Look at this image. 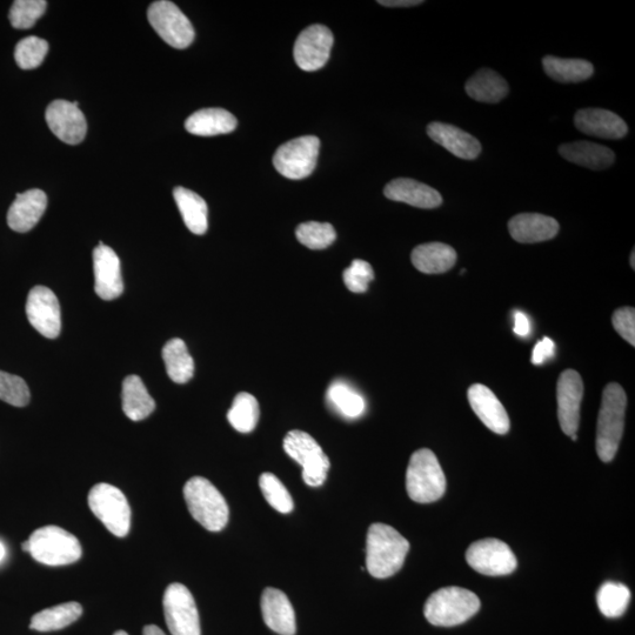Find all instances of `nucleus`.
Masks as SVG:
<instances>
[{
  "label": "nucleus",
  "mask_w": 635,
  "mask_h": 635,
  "mask_svg": "<svg viewBox=\"0 0 635 635\" xmlns=\"http://www.w3.org/2000/svg\"><path fill=\"white\" fill-rule=\"evenodd\" d=\"M410 543L392 526L373 524L367 532L366 568L372 577L386 579L403 568Z\"/></svg>",
  "instance_id": "nucleus-1"
},
{
  "label": "nucleus",
  "mask_w": 635,
  "mask_h": 635,
  "mask_svg": "<svg viewBox=\"0 0 635 635\" xmlns=\"http://www.w3.org/2000/svg\"><path fill=\"white\" fill-rule=\"evenodd\" d=\"M626 406L623 387L616 383L608 384L601 401L597 430V452L604 463H610L618 452L624 433Z\"/></svg>",
  "instance_id": "nucleus-2"
},
{
  "label": "nucleus",
  "mask_w": 635,
  "mask_h": 635,
  "mask_svg": "<svg viewBox=\"0 0 635 635\" xmlns=\"http://www.w3.org/2000/svg\"><path fill=\"white\" fill-rule=\"evenodd\" d=\"M38 563L46 566H65L82 558V545L68 531L58 526L38 528L22 545Z\"/></svg>",
  "instance_id": "nucleus-3"
},
{
  "label": "nucleus",
  "mask_w": 635,
  "mask_h": 635,
  "mask_svg": "<svg viewBox=\"0 0 635 635\" xmlns=\"http://www.w3.org/2000/svg\"><path fill=\"white\" fill-rule=\"evenodd\" d=\"M184 498L192 518L207 531H222L229 523V505L211 481L191 478L184 486Z\"/></svg>",
  "instance_id": "nucleus-4"
},
{
  "label": "nucleus",
  "mask_w": 635,
  "mask_h": 635,
  "mask_svg": "<svg viewBox=\"0 0 635 635\" xmlns=\"http://www.w3.org/2000/svg\"><path fill=\"white\" fill-rule=\"evenodd\" d=\"M480 600L461 587H445L427 599L424 614L434 626L452 627L466 623L480 610Z\"/></svg>",
  "instance_id": "nucleus-5"
},
{
  "label": "nucleus",
  "mask_w": 635,
  "mask_h": 635,
  "mask_svg": "<svg viewBox=\"0 0 635 635\" xmlns=\"http://www.w3.org/2000/svg\"><path fill=\"white\" fill-rule=\"evenodd\" d=\"M406 490L419 504H430L444 496L446 478L436 454L421 449L412 454L406 472Z\"/></svg>",
  "instance_id": "nucleus-6"
},
{
  "label": "nucleus",
  "mask_w": 635,
  "mask_h": 635,
  "mask_svg": "<svg viewBox=\"0 0 635 635\" xmlns=\"http://www.w3.org/2000/svg\"><path fill=\"white\" fill-rule=\"evenodd\" d=\"M93 514L113 536L124 538L131 527V508L124 493L110 484H98L89 493Z\"/></svg>",
  "instance_id": "nucleus-7"
},
{
  "label": "nucleus",
  "mask_w": 635,
  "mask_h": 635,
  "mask_svg": "<svg viewBox=\"0 0 635 635\" xmlns=\"http://www.w3.org/2000/svg\"><path fill=\"white\" fill-rule=\"evenodd\" d=\"M284 450L287 456L303 467L306 485L319 487L325 483L330 470V459L309 433L299 430L287 433Z\"/></svg>",
  "instance_id": "nucleus-8"
},
{
  "label": "nucleus",
  "mask_w": 635,
  "mask_h": 635,
  "mask_svg": "<svg viewBox=\"0 0 635 635\" xmlns=\"http://www.w3.org/2000/svg\"><path fill=\"white\" fill-rule=\"evenodd\" d=\"M319 149L320 140L314 136L290 140L274 153L273 165L285 178L304 179L316 169Z\"/></svg>",
  "instance_id": "nucleus-9"
},
{
  "label": "nucleus",
  "mask_w": 635,
  "mask_h": 635,
  "mask_svg": "<svg viewBox=\"0 0 635 635\" xmlns=\"http://www.w3.org/2000/svg\"><path fill=\"white\" fill-rule=\"evenodd\" d=\"M147 18L165 43L179 50L189 48L195 39V29L176 4L159 0L152 3Z\"/></svg>",
  "instance_id": "nucleus-10"
},
{
  "label": "nucleus",
  "mask_w": 635,
  "mask_h": 635,
  "mask_svg": "<svg viewBox=\"0 0 635 635\" xmlns=\"http://www.w3.org/2000/svg\"><path fill=\"white\" fill-rule=\"evenodd\" d=\"M164 616L172 635H202L195 598L189 588L171 584L164 594Z\"/></svg>",
  "instance_id": "nucleus-11"
},
{
  "label": "nucleus",
  "mask_w": 635,
  "mask_h": 635,
  "mask_svg": "<svg viewBox=\"0 0 635 635\" xmlns=\"http://www.w3.org/2000/svg\"><path fill=\"white\" fill-rule=\"evenodd\" d=\"M467 564L484 576H507L516 570L518 561L510 546L499 539L476 541L466 552Z\"/></svg>",
  "instance_id": "nucleus-12"
},
{
  "label": "nucleus",
  "mask_w": 635,
  "mask_h": 635,
  "mask_svg": "<svg viewBox=\"0 0 635 635\" xmlns=\"http://www.w3.org/2000/svg\"><path fill=\"white\" fill-rule=\"evenodd\" d=\"M332 46L333 35L329 28L320 24L309 26L294 44V60L304 71H318L330 59Z\"/></svg>",
  "instance_id": "nucleus-13"
},
{
  "label": "nucleus",
  "mask_w": 635,
  "mask_h": 635,
  "mask_svg": "<svg viewBox=\"0 0 635 635\" xmlns=\"http://www.w3.org/2000/svg\"><path fill=\"white\" fill-rule=\"evenodd\" d=\"M26 316L30 324L45 338L55 339L62 330L58 298L48 287H33L26 302Z\"/></svg>",
  "instance_id": "nucleus-14"
},
{
  "label": "nucleus",
  "mask_w": 635,
  "mask_h": 635,
  "mask_svg": "<svg viewBox=\"0 0 635 635\" xmlns=\"http://www.w3.org/2000/svg\"><path fill=\"white\" fill-rule=\"evenodd\" d=\"M584 397V383L577 371L561 373L557 387L558 418L561 430L567 436L577 434L580 424V407Z\"/></svg>",
  "instance_id": "nucleus-15"
},
{
  "label": "nucleus",
  "mask_w": 635,
  "mask_h": 635,
  "mask_svg": "<svg viewBox=\"0 0 635 635\" xmlns=\"http://www.w3.org/2000/svg\"><path fill=\"white\" fill-rule=\"evenodd\" d=\"M45 117L50 130L62 142L69 145L83 142L88 131V124H86L84 113L78 108V102L55 100L46 109Z\"/></svg>",
  "instance_id": "nucleus-16"
},
{
  "label": "nucleus",
  "mask_w": 635,
  "mask_h": 635,
  "mask_svg": "<svg viewBox=\"0 0 635 635\" xmlns=\"http://www.w3.org/2000/svg\"><path fill=\"white\" fill-rule=\"evenodd\" d=\"M93 270H95V290L99 298L113 300L122 296L124 283L120 260L111 247L100 243L93 251Z\"/></svg>",
  "instance_id": "nucleus-17"
},
{
  "label": "nucleus",
  "mask_w": 635,
  "mask_h": 635,
  "mask_svg": "<svg viewBox=\"0 0 635 635\" xmlns=\"http://www.w3.org/2000/svg\"><path fill=\"white\" fill-rule=\"evenodd\" d=\"M267 627L280 635H294L297 632L296 613L289 598L277 588H265L260 601Z\"/></svg>",
  "instance_id": "nucleus-18"
},
{
  "label": "nucleus",
  "mask_w": 635,
  "mask_h": 635,
  "mask_svg": "<svg viewBox=\"0 0 635 635\" xmlns=\"http://www.w3.org/2000/svg\"><path fill=\"white\" fill-rule=\"evenodd\" d=\"M469 401L474 413L487 429L497 434H506L510 431V418L505 407L489 387L480 384L471 386Z\"/></svg>",
  "instance_id": "nucleus-19"
},
{
  "label": "nucleus",
  "mask_w": 635,
  "mask_h": 635,
  "mask_svg": "<svg viewBox=\"0 0 635 635\" xmlns=\"http://www.w3.org/2000/svg\"><path fill=\"white\" fill-rule=\"evenodd\" d=\"M574 124L585 135L604 139H621L628 132L627 124L623 118L604 109L580 110L574 117Z\"/></svg>",
  "instance_id": "nucleus-20"
},
{
  "label": "nucleus",
  "mask_w": 635,
  "mask_h": 635,
  "mask_svg": "<svg viewBox=\"0 0 635 635\" xmlns=\"http://www.w3.org/2000/svg\"><path fill=\"white\" fill-rule=\"evenodd\" d=\"M48 207V197L42 190L19 193L8 212L10 229L19 233L29 232L44 216Z\"/></svg>",
  "instance_id": "nucleus-21"
},
{
  "label": "nucleus",
  "mask_w": 635,
  "mask_h": 635,
  "mask_svg": "<svg viewBox=\"0 0 635 635\" xmlns=\"http://www.w3.org/2000/svg\"><path fill=\"white\" fill-rule=\"evenodd\" d=\"M508 231L516 242L534 244L556 237L559 224L556 219L539 213H521L508 222Z\"/></svg>",
  "instance_id": "nucleus-22"
},
{
  "label": "nucleus",
  "mask_w": 635,
  "mask_h": 635,
  "mask_svg": "<svg viewBox=\"0 0 635 635\" xmlns=\"http://www.w3.org/2000/svg\"><path fill=\"white\" fill-rule=\"evenodd\" d=\"M384 195L393 202L409 204L419 209H436L443 204V197L437 190L409 178L392 180L386 185Z\"/></svg>",
  "instance_id": "nucleus-23"
},
{
  "label": "nucleus",
  "mask_w": 635,
  "mask_h": 635,
  "mask_svg": "<svg viewBox=\"0 0 635 635\" xmlns=\"http://www.w3.org/2000/svg\"><path fill=\"white\" fill-rule=\"evenodd\" d=\"M427 135L433 142L443 146L444 149L458 158L473 160L480 155L481 144L479 140L457 126L432 123L427 126Z\"/></svg>",
  "instance_id": "nucleus-24"
},
{
  "label": "nucleus",
  "mask_w": 635,
  "mask_h": 635,
  "mask_svg": "<svg viewBox=\"0 0 635 635\" xmlns=\"http://www.w3.org/2000/svg\"><path fill=\"white\" fill-rule=\"evenodd\" d=\"M237 118L224 109H203L187 118L185 129L191 135L213 137L236 130Z\"/></svg>",
  "instance_id": "nucleus-25"
},
{
  "label": "nucleus",
  "mask_w": 635,
  "mask_h": 635,
  "mask_svg": "<svg viewBox=\"0 0 635 635\" xmlns=\"http://www.w3.org/2000/svg\"><path fill=\"white\" fill-rule=\"evenodd\" d=\"M560 156L568 162L591 170H605L614 163V152L591 142H574L559 147Z\"/></svg>",
  "instance_id": "nucleus-26"
},
{
  "label": "nucleus",
  "mask_w": 635,
  "mask_h": 635,
  "mask_svg": "<svg viewBox=\"0 0 635 635\" xmlns=\"http://www.w3.org/2000/svg\"><path fill=\"white\" fill-rule=\"evenodd\" d=\"M412 264L420 272L439 274L452 269L457 263V252L443 243H429L416 247L412 252Z\"/></svg>",
  "instance_id": "nucleus-27"
},
{
  "label": "nucleus",
  "mask_w": 635,
  "mask_h": 635,
  "mask_svg": "<svg viewBox=\"0 0 635 635\" xmlns=\"http://www.w3.org/2000/svg\"><path fill=\"white\" fill-rule=\"evenodd\" d=\"M465 90L477 102L496 104L508 95V84L496 71L483 69L467 80Z\"/></svg>",
  "instance_id": "nucleus-28"
},
{
  "label": "nucleus",
  "mask_w": 635,
  "mask_h": 635,
  "mask_svg": "<svg viewBox=\"0 0 635 635\" xmlns=\"http://www.w3.org/2000/svg\"><path fill=\"white\" fill-rule=\"evenodd\" d=\"M180 215H182L187 229L195 235H205L209 223H207V204L205 200L185 187H176L173 191Z\"/></svg>",
  "instance_id": "nucleus-29"
},
{
  "label": "nucleus",
  "mask_w": 635,
  "mask_h": 635,
  "mask_svg": "<svg viewBox=\"0 0 635 635\" xmlns=\"http://www.w3.org/2000/svg\"><path fill=\"white\" fill-rule=\"evenodd\" d=\"M123 411L132 421L144 420L155 411V400L147 392L143 380L138 376H129L123 383Z\"/></svg>",
  "instance_id": "nucleus-30"
},
{
  "label": "nucleus",
  "mask_w": 635,
  "mask_h": 635,
  "mask_svg": "<svg viewBox=\"0 0 635 635\" xmlns=\"http://www.w3.org/2000/svg\"><path fill=\"white\" fill-rule=\"evenodd\" d=\"M83 614L82 605L71 601L62 605L46 608L31 619L30 628L38 632H52L75 623Z\"/></svg>",
  "instance_id": "nucleus-31"
},
{
  "label": "nucleus",
  "mask_w": 635,
  "mask_h": 635,
  "mask_svg": "<svg viewBox=\"0 0 635 635\" xmlns=\"http://www.w3.org/2000/svg\"><path fill=\"white\" fill-rule=\"evenodd\" d=\"M167 374L177 384H186L195 374V362L182 339H171L163 349Z\"/></svg>",
  "instance_id": "nucleus-32"
},
{
  "label": "nucleus",
  "mask_w": 635,
  "mask_h": 635,
  "mask_svg": "<svg viewBox=\"0 0 635 635\" xmlns=\"http://www.w3.org/2000/svg\"><path fill=\"white\" fill-rule=\"evenodd\" d=\"M543 66L547 75L559 83L584 82L594 73V66L584 59L547 56L543 59Z\"/></svg>",
  "instance_id": "nucleus-33"
},
{
  "label": "nucleus",
  "mask_w": 635,
  "mask_h": 635,
  "mask_svg": "<svg viewBox=\"0 0 635 635\" xmlns=\"http://www.w3.org/2000/svg\"><path fill=\"white\" fill-rule=\"evenodd\" d=\"M330 405L343 417L357 419L366 410L365 399L345 381H334L326 394Z\"/></svg>",
  "instance_id": "nucleus-34"
},
{
  "label": "nucleus",
  "mask_w": 635,
  "mask_h": 635,
  "mask_svg": "<svg viewBox=\"0 0 635 635\" xmlns=\"http://www.w3.org/2000/svg\"><path fill=\"white\" fill-rule=\"evenodd\" d=\"M631 601V591L624 584L607 581L599 588L597 603L606 618L616 619L624 616Z\"/></svg>",
  "instance_id": "nucleus-35"
},
{
  "label": "nucleus",
  "mask_w": 635,
  "mask_h": 635,
  "mask_svg": "<svg viewBox=\"0 0 635 635\" xmlns=\"http://www.w3.org/2000/svg\"><path fill=\"white\" fill-rule=\"evenodd\" d=\"M260 416L259 404L250 393L242 392L233 400L232 407L227 413V419L240 433H250L258 424Z\"/></svg>",
  "instance_id": "nucleus-36"
},
{
  "label": "nucleus",
  "mask_w": 635,
  "mask_h": 635,
  "mask_svg": "<svg viewBox=\"0 0 635 635\" xmlns=\"http://www.w3.org/2000/svg\"><path fill=\"white\" fill-rule=\"evenodd\" d=\"M296 236L309 249L324 250L334 243L337 232L329 223L307 222L297 227Z\"/></svg>",
  "instance_id": "nucleus-37"
},
{
  "label": "nucleus",
  "mask_w": 635,
  "mask_h": 635,
  "mask_svg": "<svg viewBox=\"0 0 635 635\" xmlns=\"http://www.w3.org/2000/svg\"><path fill=\"white\" fill-rule=\"evenodd\" d=\"M260 490L274 510L287 514L293 511V499L285 485L272 473H263L259 478Z\"/></svg>",
  "instance_id": "nucleus-38"
},
{
  "label": "nucleus",
  "mask_w": 635,
  "mask_h": 635,
  "mask_svg": "<svg viewBox=\"0 0 635 635\" xmlns=\"http://www.w3.org/2000/svg\"><path fill=\"white\" fill-rule=\"evenodd\" d=\"M49 52V43L38 37H26L17 44L15 59L23 70H33L43 64Z\"/></svg>",
  "instance_id": "nucleus-39"
},
{
  "label": "nucleus",
  "mask_w": 635,
  "mask_h": 635,
  "mask_svg": "<svg viewBox=\"0 0 635 635\" xmlns=\"http://www.w3.org/2000/svg\"><path fill=\"white\" fill-rule=\"evenodd\" d=\"M48 3L45 0H16L10 10V22L13 28L28 30L43 17Z\"/></svg>",
  "instance_id": "nucleus-40"
},
{
  "label": "nucleus",
  "mask_w": 635,
  "mask_h": 635,
  "mask_svg": "<svg viewBox=\"0 0 635 635\" xmlns=\"http://www.w3.org/2000/svg\"><path fill=\"white\" fill-rule=\"evenodd\" d=\"M30 389L23 378L0 371V400L12 406L24 407L30 403Z\"/></svg>",
  "instance_id": "nucleus-41"
},
{
  "label": "nucleus",
  "mask_w": 635,
  "mask_h": 635,
  "mask_svg": "<svg viewBox=\"0 0 635 635\" xmlns=\"http://www.w3.org/2000/svg\"><path fill=\"white\" fill-rule=\"evenodd\" d=\"M344 283L353 293H364L369 290V284L374 279L372 266L362 259L353 260L350 267L344 271Z\"/></svg>",
  "instance_id": "nucleus-42"
},
{
  "label": "nucleus",
  "mask_w": 635,
  "mask_h": 635,
  "mask_svg": "<svg viewBox=\"0 0 635 635\" xmlns=\"http://www.w3.org/2000/svg\"><path fill=\"white\" fill-rule=\"evenodd\" d=\"M614 329L632 346L635 344V310L623 307L614 312L612 317Z\"/></svg>",
  "instance_id": "nucleus-43"
},
{
  "label": "nucleus",
  "mask_w": 635,
  "mask_h": 635,
  "mask_svg": "<svg viewBox=\"0 0 635 635\" xmlns=\"http://www.w3.org/2000/svg\"><path fill=\"white\" fill-rule=\"evenodd\" d=\"M556 345L550 338H544L534 347L532 354V363L534 365H541L546 362L547 359L553 357Z\"/></svg>",
  "instance_id": "nucleus-44"
},
{
  "label": "nucleus",
  "mask_w": 635,
  "mask_h": 635,
  "mask_svg": "<svg viewBox=\"0 0 635 635\" xmlns=\"http://www.w3.org/2000/svg\"><path fill=\"white\" fill-rule=\"evenodd\" d=\"M531 324L527 316L523 312H517L514 316V332L520 337H526L530 334Z\"/></svg>",
  "instance_id": "nucleus-45"
},
{
  "label": "nucleus",
  "mask_w": 635,
  "mask_h": 635,
  "mask_svg": "<svg viewBox=\"0 0 635 635\" xmlns=\"http://www.w3.org/2000/svg\"><path fill=\"white\" fill-rule=\"evenodd\" d=\"M378 4L386 6V8H411L423 4L421 0H379Z\"/></svg>",
  "instance_id": "nucleus-46"
},
{
  "label": "nucleus",
  "mask_w": 635,
  "mask_h": 635,
  "mask_svg": "<svg viewBox=\"0 0 635 635\" xmlns=\"http://www.w3.org/2000/svg\"><path fill=\"white\" fill-rule=\"evenodd\" d=\"M143 635H166L162 628L156 625H149L144 627Z\"/></svg>",
  "instance_id": "nucleus-47"
},
{
  "label": "nucleus",
  "mask_w": 635,
  "mask_h": 635,
  "mask_svg": "<svg viewBox=\"0 0 635 635\" xmlns=\"http://www.w3.org/2000/svg\"><path fill=\"white\" fill-rule=\"evenodd\" d=\"M5 556H6V548L4 544L2 543V541H0V563H2Z\"/></svg>",
  "instance_id": "nucleus-48"
},
{
  "label": "nucleus",
  "mask_w": 635,
  "mask_h": 635,
  "mask_svg": "<svg viewBox=\"0 0 635 635\" xmlns=\"http://www.w3.org/2000/svg\"><path fill=\"white\" fill-rule=\"evenodd\" d=\"M634 256H635V252L633 251V252H632V256H631V265H632L633 269H634V267H635V263H634Z\"/></svg>",
  "instance_id": "nucleus-49"
},
{
  "label": "nucleus",
  "mask_w": 635,
  "mask_h": 635,
  "mask_svg": "<svg viewBox=\"0 0 635 635\" xmlns=\"http://www.w3.org/2000/svg\"><path fill=\"white\" fill-rule=\"evenodd\" d=\"M113 635H129V634H127V633H126V632H124V631H117V632H116L115 634H113Z\"/></svg>",
  "instance_id": "nucleus-50"
}]
</instances>
